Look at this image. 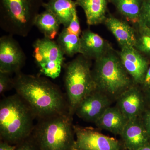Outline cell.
<instances>
[{
    "mask_svg": "<svg viewBox=\"0 0 150 150\" xmlns=\"http://www.w3.org/2000/svg\"><path fill=\"white\" fill-rule=\"evenodd\" d=\"M13 79L16 93L27 105L35 118L40 120L69 114L66 97L59 87L48 79L20 72Z\"/></svg>",
    "mask_w": 150,
    "mask_h": 150,
    "instance_id": "6da1fadb",
    "label": "cell"
},
{
    "mask_svg": "<svg viewBox=\"0 0 150 150\" xmlns=\"http://www.w3.org/2000/svg\"><path fill=\"white\" fill-rule=\"evenodd\" d=\"M35 118L16 93L4 98L0 102L1 139L11 144H18L31 136L35 128Z\"/></svg>",
    "mask_w": 150,
    "mask_h": 150,
    "instance_id": "7a4b0ae2",
    "label": "cell"
},
{
    "mask_svg": "<svg viewBox=\"0 0 150 150\" xmlns=\"http://www.w3.org/2000/svg\"><path fill=\"white\" fill-rule=\"evenodd\" d=\"M69 114L39 120L32 134L38 150H75V132Z\"/></svg>",
    "mask_w": 150,
    "mask_h": 150,
    "instance_id": "3957f363",
    "label": "cell"
},
{
    "mask_svg": "<svg viewBox=\"0 0 150 150\" xmlns=\"http://www.w3.org/2000/svg\"><path fill=\"white\" fill-rule=\"evenodd\" d=\"M92 71L96 90L110 99L117 100L123 92L133 85L132 79L119 57L108 52L95 60Z\"/></svg>",
    "mask_w": 150,
    "mask_h": 150,
    "instance_id": "277c9868",
    "label": "cell"
},
{
    "mask_svg": "<svg viewBox=\"0 0 150 150\" xmlns=\"http://www.w3.org/2000/svg\"><path fill=\"white\" fill-rule=\"evenodd\" d=\"M0 26L11 35L26 37L34 26L43 0H0Z\"/></svg>",
    "mask_w": 150,
    "mask_h": 150,
    "instance_id": "5b68a950",
    "label": "cell"
},
{
    "mask_svg": "<svg viewBox=\"0 0 150 150\" xmlns=\"http://www.w3.org/2000/svg\"><path fill=\"white\" fill-rule=\"evenodd\" d=\"M64 81L69 112L72 116L80 103L96 90L90 59L81 54L68 63Z\"/></svg>",
    "mask_w": 150,
    "mask_h": 150,
    "instance_id": "8992f818",
    "label": "cell"
},
{
    "mask_svg": "<svg viewBox=\"0 0 150 150\" xmlns=\"http://www.w3.org/2000/svg\"><path fill=\"white\" fill-rule=\"evenodd\" d=\"M33 56L41 74L55 79L60 76L64 54L57 42L44 37L33 44Z\"/></svg>",
    "mask_w": 150,
    "mask_h": 150,
    "instance_id": "52a82bcc",
    "label": "cell"
},
{
    "mask_svg": "<svg viewBox=\"0 0 150 150\" xmlns=\"http://www.w3.org/2000/svg\"><path fill=\"white\" fill-rule=\"evenodd\" d=\"M75 150H120L118 140L105 136L92 128L74 126Z\"/></svg>",
    "mask_w": 150,
    "mask_h": 150,
    "instance_id": "ba28073f",
    "label": "cell"
},
{
    "mask_svg": "<svg viewBox=\"0 0 150 150\" xmlns=\"http://www.w3.org/2000/svg\"><path fill=\"white\" fill-rule=\"evenodd\" d=\"M12 35L0 38V72L10 74L21 72L26 61L24 51Z\"/></svg>",
    "mask_w": 150,
    "mask_h": 150,
    "instance_id": "9c48e42d",
    "label": "cell"
},
{
    "mask_svg": "<svg viewBox=\"0 0 150 150\" xmlns=\"http://www.w3.org/2000/svg\"><path fill=\"white\" fill-rule=\"evenodd\" d=\"M111 102L107 95L96 90L80 103L75 113L84 121L95 123L110 106Z\"/></svg>",
    "mask_w": 150,
    "mask_h": 150,
    "instance_id": "30bf717a",
    "label": "cell"
},
{
    "mask_svg": "<svg viewBox=\"0 0 150 150\" xmlns=\"http://www.w3.org/2000/svg\"><path fill=\"white\" fill-rule=\"evenodd\" d=\"M119 57L123 67L136 84H142L150 64L134 47L121 48Z\"/></svg>",
    "mask_w": 150,
    "mask_h": 150,
    "instance_id": "8fae6325",
    "label": "cell"
},
{
    "mask_svg": "<svg viewBox=\"0 0 150 150\" xmlns=\"http://www.w3.org/2000/svg\"><path fill=\"white\" fill-rule=\"evenodd\" d=\"M81 29L76 11L69 25L64 27L58 35L57 43L65 55L72 57L80 51Z\"/></svg>",
    "mask_w": 150,
    "mask_h": 150,
    "instance_id": "7c38bea8",
    "label": "cell"
},
{
    "mask_svg": "<svg viewBox=\"0 0 150 150\" xmlns=\"http://www.w3.org/2000/svg\"><path fill=\"white\" fill-rule=\"evenodd\" d=\"M120 136L127 150H138L150 143L143 121L139 118L129 120Z\"/></svg>",
    "mask_w": 150,
    "mask_h": 150,
    "instance_id": "4fadbf2b",
    "label": "cell"
},
{
    "mask_svg": "<svg viewBox=\"0 0 150 150\" xmlns=\"http://www.w3.org/2000/svg\"><path fill=\"white\" fill-rule=\"evenodd\" d=\"M116 106L128 121L139 118L144 108V99L139 89L133 85L121 94Z\"/></svg>",
    "mask_w": 150,
    "mask_h": 150,
    "instance_id": "5bb4252c",
    "label": "cell"
},
{
    "mask_svg": "<svg viewBox=\"0 0 150 150\" xmlns=\"http://www.w3.org/2000/svg\"><path fill=\"white\" fill-rule=\"evenodd\" d=\"M80 43V54L89 59L96 60L108 52L106 41L98 34L89 29L82 32Z\"/></svg>",
    "mask_w": 150,
    "mask_h": 150,
    "instance_id": "9a60e30c",
    "label": "cell"
},
{
    "mask_svg": "<svg viewBox=\"0 0 150 150\" xmlns=\"http://www.w3.org/2000/svg\"><path fill=\"white\" fill-rule=\"evenodd\" d=\"M104 22L121 48L136 47L137 37L133 28L128 23L112 16L107 18Z\"/></svg>",
    "mask_w": 150,
    "mask_h": 150,
    "instance_id": "2e32d148",
    "label": "cell"
},
{
    "mask_svg": "<svg viewBox=\"0 0 150 150\" xmlns=\"http://www.w3.org/2000/svg\"><path fill=\"white\" fill-rule=\"evenodd\" d=\"M128 120L117 106H110L96 121L98 128L121 135Z\"/></svg>",
    "mask_w": 150,
    "mask_h": 150,
    "instance_id": "e0dca14e",
    "label": "cell"
},
{
    "mask_svg": "<svg viewBox=\"0 0 150 150\" xmlns=\"http://www.w3.org/2000/svg\"><path fill=\"white\" fill-rule=\"evenodd\" d=\"M75 2L83 10L89 25L99 24L106 18L107 0H76Z\"/></svg>",
    "mask_w": 150,
    "mask_h": 150,
    "instance_id": "ac0fdd59",
    "label": "cell"
},
{
    "mask_svg": "<svg viewBox=\"0 0 150 150\" xmlns=\"http://www.w3.org/2000/svg\"><path fill=\"white\" fill-rule=\"evenodd\" d=\"M76 2L72 0H49L43 3L45 10L50 11L56 16L64 27L69 25L76 11Z\"/></svg>",
    "mask_w": 150,
    "mask_h": 150,
    "instance_id": "d6986e66",
    "label": "cell"
},
{
    "mask_svg": "<svg viewBox=\"0 0 150 150\" xmlns=\"http://www.w3.org/2000/svg\"><path fill=\"white\" fill-rule=\"evenodd\" d=\"M61 25L59 19L47 10L38 14L34 22V26L43 34L44 37L52 40L59 35Z\"/></svg>",
    "mask_w": 150,
    "mask_h": 150,
    "instance_id": "ffe728a7",
    "label": "cell"
},
{
    "mask_svg": "<svg viewBox=\"0 0 150 150\" xmlns=\"http://www.w3.org/2000/svg\"><path fill=\"white\" fill-rule=\"evenodd\" d=\"M112 1L119 12L128 21L138 24L143 0Z\"/></svg>",
    "mask_w": 150,
    "mask_h": 150,
    "instance_id": "44dd1931",
    "label": "cell"
},
{
    "mask_svg": "<svg viewBox=\"0 0 150 150\" xmlns=\"http://www.w3.org/2000/svg\"><path fill=\"white\" fill-rule=\"evenodd\" d=\"M139 35L137 37L136 47L138 51L150 58V28L138 24Z\"/></svg>",
    "mask_w": 150,
    "mask_h": 150,
    "instance_id": "7402d4cb",
    "label": "cell"
},
{
    "mask_svg": "<svg viewBox=\"0 0 150 150\" xmlns=\"http://www.w3.org/2000/svg\"><path fill=\"white\" fill-rule=\"evenodd\" d=\"M138 24L150 28V0H143Z\"/></svg>",
    "mask_w": 150,
    "mask_h": 150,
    "instance_id": "603a6c76",
    "label": "cell"
},
{
    "mask_svg": "<svg viewBox=\"0 0 150 150\" xmlns=\"http://www.w3.org/2000/svg\"><path fill=\"white\" fill-rule=\"evenodd\" d=\"M10 74L0 72V93L2 94L11 87L13 88V79Z\"/></svg>",
    "mask_w": 150,
    "mask_h": 150,
    "instance_id": "cb8c5ba5",
    "label": "cell"
},
{
    "mask_svg": "<svg viewBox=\"0 0 150 150\" xmlns=\"http://www.w3.org/2000/svg\"><path fill=\"white\" fill-rule=\"evenodd\" d=\"M16 150H38L33 139L28 138L17 145Z\"/></svg>",
    "mask_w": 150,
    "mask_h": 150,
    "instance_id": "d4e9b609",
    "label": "cell"
},
{
    "mask_svg": "<svg viewBox=\"0 0 150 150\" xmlns=\"http://www.w3.org/2000/svg\"><path fill=\"white\" fill-rule=\"evenodd\" d=\"M143 122L147 132L150 141V110L145 112L143 118Z\"/></svg>",
    "mask_w": 150,
    "mask_h": 150,
    "instance_id": "484cf974",
    "label": "cell"
},
{
    "mask_svg": "<svg viewBox=\"0 0 150 150\" xmlns=\"http://www.w3.org/2000/svg\"><path fill=\"white\" fill-rule=\"evenodd\" d=\"M17 145H12L5 141H2L0 143V150H16Z\"/></svg>",
    "mask_w": 150,
    "mask_h": 150,
    "instance_id": "4316f807",
    "label": "cell"
},
{
    "mask_svg": "<svg viewBox=\"0 0 150 150\" xmlns=\"http://www.w3.org/2000/svg\"><path fill=\"white\" fill-rule=\"evenodd\" d=\"M142 85L146 88L149 89L150 87V64Z\"/></svg>",
    "mask_w": 150,
    "mask_h": 150,
    "instance_id": "83f0119b",
    "label": "cell"
},
{
    "mask_svg": "<svg viewBox=\"0 0 150 150\" xmlns=\"http://www.w3.org/2000/svg\"><path fill=\"white\" fill-rule=\"evenodd\" d=\"M138 150H150V143L142 147Z\"/></svg>",
    "mask_w": 150,
    "mask_h": 150,
    "instance_id": "f1b7e54d",
    "label": "cell"
},
{
    "mask_svg": "<svg viewBox=\"0 0 150 150\" xmlns=\"http://www.w3.org/2000/svg\"><path fill=\"white\" fill-rule=\"evenodd\" d=\"M148 90H149V92L150 94V87L148 89Z\"/></svg>",
    "mask_w": 150,
    "mask_h": 150,
    "instance_id": "f546056e",
    "label": "cell"
},
{
    "mask_svg": "<svg viewBox=\"0 0 150 150\" xmlns=\"http://www.w3.org/2000/svg\"><path fill=\"white\" fill-rule=\"evenodd\" d=\"M126 150H127V149H126Z\"/></svg>",
    "mask_w": 150,
    "mask_h": 150,
    "instance_id": "4dcf8cb0",
    "label": "cell"
}]
</instances>
